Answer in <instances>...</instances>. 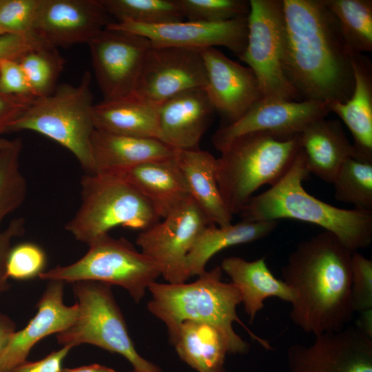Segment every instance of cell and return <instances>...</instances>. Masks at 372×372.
I'll list each match as a JSON object with an SVG mask.
<instances>
[{"label": "cell", "mask_w": 372, "mask_h": 372, "mask_svg": "<svg viewBox=\"0 0 372 372\" xmlns=\"http://www.w3.org/2000/svg\"><path fill=\"white\" fill-rule=\"evenodd\" d=\"M5 33L0 29V36L4 34Z\"/></svg>", "instance_id": "c3c4849f"}, {"label": "cell", "mask_w": 372, "mask_h": 372, "mask_svg": "<svg viewBox=\"0 0 372 372\" xmlns=\"http://www.w3.org/2000/svg\"><path fill=\"white\" fill-rule=\"evenodd\" d=\"M186 21L220 23L247 17L249 1L178 0Z\"/></svg>", "instance_id": "e575fe53"}, {"label": "cell", "mask_w": 372, "mask_h": 372, "mask_svg": "<svg viewBox=\"0 0 372 372\" xmlns=\"http://www.w3.org/2000/svg\"><path fill=\"white\" fill-rule=\"evenodd\" d=\"M25 220L23 218L12 219L8 226L0 230V294L9 288L6 273V261L12 247V241L23 234Z\"/></svg>", "instance_id": "60d3db41"}, {"label": "cell", "mask_w": 372, "mask_h": 372, "mask_svg": "<svg viewBox=\"0 0 372 372\" xmlns=\"http://www.w3.org/2000/svg\"><path fill=\"white\" fill-rule=\"evenodd\" d=\"M333 234L324 231L300 242L282 268L291 289L289 317L302 331L314 336L338 331L355 312L351 299V256Z\"/></svg>", "instance_id": "7a4b0ae2"}, {"label": "cell", "mask_w": 372, "mask_h": 372, "mask_svg": "<svg viewBox=\"0 0 372 372\" xmlns=\"http://www.w3.org/2000/svg\"><path fill=\"white\" fill-rule=\"evenodd\" d=\"M214 372H225V369L220 370V371H214Z\"/></svg>", "instance_id": "681fc988"}, {"label": "cell", "mask_w": 372, "mask_h": 372, "mask_svg": "<svg viewBox=\"0 0 372 372\" xmlns=\"http://www.w3.org/2000/svg\"><path fill=\"white\" fill-rule=\"evenodd\" d=\"M222 271L221 267L217 266L205 271L190 283H151L148 287L152 295L148 310L163 321L167 329L185 320L211 324L225 338L229 353H245L249 347L234 331L235 322L240 324L263 348L271 349L267 340L251 331L238 318L236 307L241 303L240 292L232 282L222 280Z\"/></svg>", "instance_id": "277c9868"}, {"label": "cell", "mask_w": 372, "mask_h": 372, "mask_svg": "<svg viewBox=\"0 0 372 372\" xmlns=\"http://www.w3.org/2000/svg\"><path fill=\"white\" fill-rule=\"evenodd\" d=\"M116 22L156 25L185 21L178 0H99Z\"/></svg>", "instance_id": "4dcf8cb0"}, {"label": "cell", "mask_w": 372, "mask_h": 372, "mask_svg": "<svg viewBox=\"0 0 372 372\" xmlns=\"http://www.w3.org/2000/svg\"><path fill=\"white\" fill-rule=\"evenodd\" d=\"M300 150L309 174L333 183L343 163L355 155L340 123L324 118L310 123L298 134Z\"/></svg>", "instance_id": "7402d4cb"}, {"label": "cell", "mask_w": 372, "mask_h": 372, "mask_svg": "<svg viewBox=\"0 0 372 372\" xmlns=\"http://www.w3.org/2000/svg\"><path fill=\"white\" fill-rule=\"evenodd\" d=\"M81 205L65 229L90 245L118 226L145 230L160 221L150 203L121 176L86 174L81 180Z\"/></svg>", "instance_id": "52a82bcc"}, {"label": "cell", "mask_w": 372, "mask_h": 372, "mask_svg": "<svg viewBox=\"0 0 372 372\" xmlns=\"http://www.w3.org/2000/svg\"><path fill=\"white\" fill-rule=\"evenodd\" d=\"M118 176L135 187L160 218H163L191 197L175 154L141 164Z\"/></svg>", "instance_id": "603a6c76"}, {"label": "cell", "mask_w": 372, "mask_h": 372, "mask_svg": "<svg viewBox=\"0 0 372 372\" xmlns=\"http://www.w3.org/2000/svg\"><path fill=\"white\" fill-rule=\"evenodd\" d=\"M175 157L192 198L210 223L221 227L231 224L233 215L223 201L217 182V158L199 149L176 150Z\"/></svg>", "instance_id": "d4e9b609"}, {"label": "cell", "mask_w": 372, "mask_h": 372, "mask_svg": "<svg viewBox=\"0 0 372 372\" xmlns=\"http://www.w3.org/2000/svg\"><path fill=\"white\" fill-rule=\"evenodd\" d=\"M247 29L239 59L254 72L262 98L298 101L283 69L282 0H250Z\"/></svg>", "instance_id": "30bf717a"}, {"label": "cell", "mask_w": 372, "mask_h": 372, "mask_svg": "<svg viewBox=\"0 0 372 372\" xmlns=\"http://www.w3.org/2000/svg\"><path fill=\"white\" fill-rule=\"evenodd\" d=\"M159 106L133 94L103 100L94 105L95 129L124 136L158 139Z\"/></svg>", "instance_id": "4316f807"}, {"label": "cell", "mask_w": 372, "mask_h": 372, "mask_svg": "<svg viewBox=\"0 0 372 372\" xmlns=\"http://www.w3.org/2000/svg\"><path fill=\"white\" fill-rule=\"evenodd\" d=\"M62 372H117L114 369L98 364L83 366L77 368H65ZM134 372V371H132Z\"/></svg>", "instance_id": "bcb514c9"}, {"label": "cell", "mask_w": 372, "mask_h": 372, "mask_svg": "<svg viewBox=\"0 0 372 372\" xmlns=\"http://www.w3.org/2000/svg\"><path fill=\"white\" fill-rule=\"evenodd\" d=\"M205 85V70L199 50L151 46L132 94L161 105L178 94L204 88Z\"/></svg>", "instance_id": "4fadbf2b"}, {"label": "cell", "mask_w": 372, "mask_h": 372, "mask_svg": "<svg viewBox=\"0 0 372 372\" xmlns=\"http://www.w3.org/2000/svg\"><path fill=\"white\" fill-rule=\"evenodd\" d=\"M332 184L336 200L372 211V160L351 156L343 163Z\"/></svg>", "instance_id": "1f68e13d"}, {"label": "cell", "mask_w": 372, "mask_h": 372, "mask_svg": "<svg viewBox=\"0 0 372 372\" xmlns=\"http://www.w3.org/2000/svg\"><path fill=\"white\" fill-rule=\"evenodd\" d=\"M13 140H8L0 136V149L8 146L12 143Z\"/></svg>", "instance_id": "7dc6e473"}, {"label": "cell", "mask_w": 372, "mask_h": 372, "mask_svg": "<svg viewBox=\"0 0 372 372\" xmlns=\"http://www.w3.org/2000/svg\"><path fill=\"white\" fill-rule=\"evenodd\" d=\"M214 108L203 88L178 94L158 108V140L175 150L198 149Z\"/></svg>", "instance_id": "ffe728a7"}, {"label": "cell", "mask_w": 372, "mask_h": 372, "mask_svg": "<svg viewBox=\"0 0 372 372\" xmlns=\"http://www.w3.org/2000/svg\"><path fill=\"white\" fill-rule=\"evenodd\" d=\"M63 287V282H48L37 305V313L23 329L13 333L1 354L0 372H8L25 362L31 349L40 340L63 331L76 321L78 304H64Z\"/></svg>", "instance_id": "d6986e66"}, {"label": "cell", "mask_w": 372, "mask_h": 372, "mask_svg": "<svg viewBox=\"0 0 372 372\" xmlns=\"http://www.w3.org/2000/svg\"><path fill=\"white\" fill-rule=\"evenodd\" d=\"M15 331L14 321L6 314L0 312V355Z\"/></svg>", "instance_id": "ee69618b"}, {"label": "cell", "mask_w": 372, "mask_h": 372, "mask_svg": "<svg viewBox=\"0 0 372 372\" xmlns=\"http://www.w3.org/2000/svg\"><path fill=\"white\" fill-rule=\"evenodd\" d=\"M355 326L366 335L372 338V309L360 312Z\"/></svg>", "instance_id": "f6af8a7d"}, {"label": "cell", "mask_w": 372, "mask_h": 372, "mask_svg": "<svg viewBox=\"0 0 372 372\" xmlns=\"http://www.w3.org/2000/svg\"><path fill=\"white\" fill-rule=\"evenodd\" d=\"M0 92L29 101L36 99L17 60L5 59L0 62Z\"/></svg>", "instance_id": "f35d334b"}, {"label": "cell", "mask_w": 372, "mask_h": 372, "mask_svg": "<svg viewBox=\"0 0 372 372\" xmlns=\"http://www.w3.org/2000/svg\"><path fill=\"white\" fill-rule=\"evenodd\" d=\"M285 74L298 101L344 102L354 86L353 52L323 0H282Z\"/></svg>", "instance_id": "6da1fadb"}, {"label": "cell", "mask_w": 372, "mask_h": 372, "mask_svg": "<svg viewBox=\"0 0 372 372\" xmlns=\"http://www.w3.org/2000/svg\"><path fill=\"white\" fill-rule=\"evenodd\" d=\"M34 101L14 97L0 92V135L8 132L12 123Z\"/></svg>", "instance_id": "7bdbcfd3"}, {"label": "cell", "mask_w": 372, "mask_h": 372, "mask_svg": "<svg viewBox=\"0 0 372 372\" xmlns=\"http://www.w3.org/2000/svg\"><path fill=\"white\" fill-rule=\"evenodd\" d=\"M79 315L74 324L56 334L58 342L71 348L91 344L125 357L134 372H161L135 349L111 285L96 281L73 283Z\"/></svg>", "instance_id": "ba28073f"}, {"label": "cell", "mask_w": 372, "mask_h": 372, "mask_svg": "<svg viewBox=\"0 0 372 372\" xmlns=\"http://www.w3.org/2000/svg\"><path fill=\"white\" fill-rule=\"evenodd\" d=\"M91 82V74L85 71L78 84L57 85L50 94L32 101L8 132L28 130L48 137L68 149L86 174H92L96 129Z\"/></svg>", "instance_id": "8992f818"}, {"label": "cell", "mask_w": 372, "mask_h": 372, "mask_svg": "<svg viewBox=\"0 0 372 372\" xmlns=\"http://www.w3.org/2000/svg\"><path fill=\"white\" fill-rule=\"evenodd\" d=\"M106 27L142 35L154 47H179L200 50L223 46L240 58L247 39V17L207 23L183 21L147 25L128 21L111 22Z\"/></svg>", "instance_id": "2e32d148"}, {"label": "cell", "mask_w": 372, "mask_h": 372, "mask_svg": "<svg viewBox=\"0 0 372 372\" xmlns=\"http://www.w3.org/2000/svg\"><path fill=\"white\" fill-rule=\"evenodd\" d=\"M28 81L35 99L54 92L64 68V59L56 48L45 45L32 49L17 59Z\"/></svg>", "instance_id": "d6a6232c"}, {"label": "cell", "mask_w": 372, "mask_h": 372, "mask_svg": "<svg viewBox=\"0 0 372 372\" xmlns=\"http://www.w3.org/2000/svg\"><path fill=\"white\" fill-rule=\"evenodd\" d=\"M175 152L156 138L95 130L92 138V174L119 176L146 162L173 157Z\"/></svg>", "instance_id": "44dd1931"}, {"label": "cell", "mask_w": 372, "mask_h": 372, "mask_svg": "<svg viewBox=\"0 0 372 372\" xmlns=\"http://www.w3.org/2000/svg\"><path fill=\"white\" fill-rule=\"evenodd\" d=\"M337 19L342 36L353 52L372 51V1L323 0Z\"/></svg>", "instance_id": "f546056e"}, {"label": "cell", "mask_w": 372, "mask_h": 372, "mask_svg": "<svg viewBox=\"0 0 372 372\" xmlns=\"http://www.w3.org/2000/svg\"><path fill=\"white\" fill-rule=\"evenodd\" d=\"M87 44L103 100L132 94L150 41L138 34L105 27Z\"/></svg>", "instance_id": "7c38bea8"}, {"label": "cell", "mask_w": 372, "mask_h": 372, "mask_svg": "<svg viewBox=\"0 0 372 372\" xmlns=\"http://www.w3.org/2000/svg\"><path fill=\"white\" fill-rule=\"evenodd\" d=\"M199 50L206 74L203 89L214 110L232 123L262 98L257 79L251 68L230 59L216 48Z\"/></svg>", "instance_id": "ac0fdd59"}, {"label": "cell", "mask_w": 372, "mask_h": 372, "mask_svg": "<svg viewBox=\"0 0 372 372\" xmlns=\"http://www.w3.org/2000/svg\"><path fill=\"white\" fill-rule=\"evenodd\" d=\"M71 349L70 347L63 346L41 360L35 362L25 361L8 372H62L63 362Z\"/></svg>", "instance_id": "b9f144b4"}, {"label": "cell", "mask_w": 372, "mask_h": 372, "mask_svg": "<svg viewBox=\"0 0 372 372\" xmlns=\"http://www.w3.org/2000/svg\"><path fill=\"white\" fill-rule=\"evenodd\" d=\"M278 220L247 221L218 226L210 224L198 235L186 259L190 276H199L205 270L211 258L221 250L232 246L262 239L273 232Z\"/></svg>", "instance_id": "f1b7e54d"}, {"label": "cell", "mask_w": 372, "mask_h": 372, "mask_svg": "<svg viewBox=\"0 0 372 372\" xmlns=\"http://www.w3.org/2000/svg\"><path fill=\"white\" fill-rule=\"evenodd\" d=\"M108 15L99 0H40L32 33L55 48L87 43Z\"/></svg>", "instance_id": "e0dca14e"}, {"label": "cell", "mask_w": 372, "mask_h": 372, "mask_svg": "<svg viewBox=\"0 0 372 372\" xmlns=\"http://www.w3.org/2000/svg\"><path fill=\"white\" fill-rule=\"evenodd\" d=\"M309 174L300 150L284 176L243 207L239 213L242 220H300L333 234L353 252L368 247L372 242V211L342 209L311 195L303 187Z\"/></svg>", "instance_id": "3957f363"}, {"label": "cell", "mask_w": 372, "mask_h": 372, "mask_svg": "<svg viewBox=\"0 0 372 372\" xmlns=\"http://www.w3.org/2000/svg\"><path fill=\"white\" fill-rule=\"evenodd\" d=\"M299 151L298 135L254 132L234 139L216 160L218 187L230 214H239L257 189L280 180Z\"/></svg>", "instance_id": "5b68a950"}, {"label": "cell", "mask_w": 372, "mask_h": 372, "mask_svg": "<svg viewBox=\"0 0 372 372\" xmlns=\"http://www.w3.org/2000/svg\"><path fill=\"white\" fill-rule=\"evenodd\" d=\"M220 267L238 288L251 323L264 307L266 299L275 297L289 303L293 299L291 289L273 276L265 258L248 261L240 257H228L223 260Z\"/></svg>", "instance_id": "484cf974"}, {"label": "cell", "mask_w": 372, "mask_h": 372, "mask_svg": "<svg viewBox=\"0 0 372 372\" xmlns=\"http://www.w3.org/2000/svg\"><path fill=\"white\" fill-rule=\"evenodd\" d=\"M39 3L40 0H0V29L5 34H32Z\"/></svg>", "instance_id": "8d00e7d4"}, {"label": "cell", "mask_w": 372, "mask_h": 372, "mask_svg": "<svg viewBox=\"0 0 372 372\" xmlns=\"http://www.w3.org/2000/svg\"><path fill=\"white\" fill-rule=\"evenodd\" d=\"M45 45H50L33 33L4 34L0 36V62L5 59L17 60L28 51Z\"/></svg>", "instance_id": "ab89813d"}, {"label": "cell", "mask_w": 372, "mask_h": 372, "mask_svg": "<svg viewBox=\"0 0 372 372\" xmlns=\"http://www.w3.org/2000/svg\"><path fill=\"white\" fill-rule=\"evenodd\" d=\"M170 342L180 358L199 372L223 370L227 342L209 324L185 320L168 329Z\"/></svg>", "instance_id": "83f0119b"}, {"label": "cell", "mask_w": 372, "mask_h": 372, "mask_svg": "<svg viewBox=\"0 0 372 372\" xmlns=\"http://www.w3.org/2000/svg\"><path fill=\"white\" fill-rule=\"evenodd\" d=\"M329 104L261 98L239 118L218 129L212 136V143L221 152L236 138L249 133L298 135L310 123L326 117L330 112Z\"/></svg>", "instance_id": "9a60e30c"}, {"label": "cell", "mask_w": 372, "mask_h": 372, "mask_svg": "<svg viewBox=\"0 0 372 372\" xmlns=\"http://www.w3.org/2000/svg\"><path fill=\"white\" fill-rule=\"evenodd\" d=\"M21 149L19 138L0 149V230L4 219L22 205L27 195V182L20 164Z\"/></svg>", "instance_id": "836d02e7"}, {"label": "cell", "mask_w": 372, "mask_h": 372, "mask_svg": "<svg viewBox=\"0 0 372 372\" xmlns=\"http://www.w3.org/2000/svg\"><path fill=\"white\" fill-rule=\"evenodd\" d=\"M88 245L86 254L76 262L45 271L39 277L48 281L116 285L125 289L138 302L161 276L157 264L123 238H114L108 234Z\"/></svg>", "instance_id": "9c48e42d"}, {"label": "cell", "mask_w": 372, "mask_h": 372, "mask_svg": "<svg viewBox=\"0 0 372 372\" xmlns=\"http://www.w3.org/2000/svg\"><path fill=\"white\" fill-rule=\"evenodd\" d=\"M314 337L289 347V372H372V338L355 325Z\"/></svg>", "instance_id": "5bb4252c"}, {"label": "cell", "mask_w": 372, "mask_h": 372, "mask_svg": "<svg viewBox=\"0 0 372 372\" xmlns=\"http://www.w3.org/2000/svg\"><path fill=\"white\" fill-rule=\"evenodd\" d=\"M351 299L355 313L372 309V260L358 251L351 256Z\"/></svg>", "instance_id": "74e56055"}, {"label": "cell", "mask_w": 372, "mask_h": 372, "mask_svg": "<svg viewBox=\"0 0 372 372\" xmlns=\"http://www.w3.org/2000/svg\"><path fill=\"white\" fill-rule=\"evenodd\" d=\"M354 86L344 102L329 104L330 112L345 123L353 138L355 156L372 160V67L370 59L353 53Z\"/></svg>", "instance_id": "cb8c5ba5"}, {"label": "cell", "mask_w": 372, "mask_h": 372, "mask_svg": "<svg viewBox=\"0 0 372 372\" xmlns=\"http://www.w3.org/2000/svg\"><path fill=\"white\" fill-rule=\"evenodd\" d=\"M46 256L39 245L29 242L12 247L6 261L8 278L25 280L39 276L44 272Z\"/></svg>", "instance_id": "d590c367"}, {"label": "cell", "mask_w": 372, "mask_h": 372, "mask_svg": "<svg viewBox=\"0 0 372 372\" xmlns=\"http://www.w3.org/2000/svg\"><path fill=\"white\" fill-rule=\"evenodd\" d=\"M210 224L190 197L163 221L141 231L136 242L141 252L157 264L165 280L181 284L190 277L186 264L187 254L198 235Z\"/></svg>", "instance_id": "8fae6325"}]
</instances>
